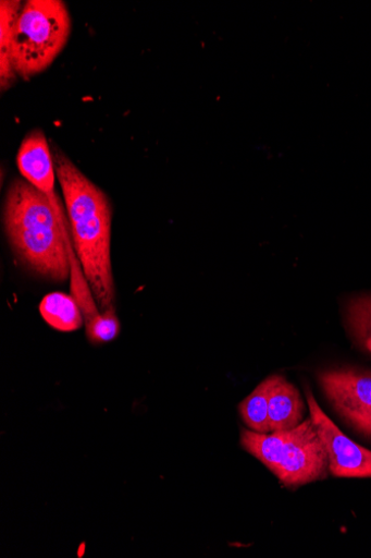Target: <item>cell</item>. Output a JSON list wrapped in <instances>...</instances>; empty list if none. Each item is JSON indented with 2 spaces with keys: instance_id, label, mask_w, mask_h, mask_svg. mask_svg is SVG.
Wrapping results in <instances>:
<instances>
[{
  "instance_id": "1",
  "label": "cell",
  "mask_w": 371,
  "mask_h": 558,
  "mask_svg": "<svg viewBox=\"0 0 371 558\" xmlns=\"http://www.w3.org/2000/svg\"><path fill=\"white\" fill-rule=\"evenodd\" d=\"M52 155L77 258L99 311L108 312L114 308L115 300L111 201L59 147Z\"/></svg>"
},
{
  "instance_id": "2",
  "label": "cell",
  "mask_w": 371,
  "mask_h": 558,
  "mask_svg": "<svg viewBox=\"0 0 371 558\" xmlns=\"http://www.w3.org/2000/svg\"><path fill=\"white\" fill-rule=\"evenodd\" d=\"M4 223L17 257L32 270L58 282L81 267L71 232L58 218L49 198L26 180L10 186Z\"/></svg>"
},
{
  "instance_id": "3",
  "label": "cell",
  "mask_w": 371,
  "mask_h": 558,
  "mask_svg": "<svg viewBox=\"0 0 371 558\" xmlns=\"http://www.w3.org/2000/svg\"><path fill=\"white\" fill-rule=\"evenodd\" d=\"M240 445L287 487L327 477V451L310 418L286 432L260 434L243 429Z\"/></svg>"
},
{
  "instance_id": "4",
  "label": "cell",
  "mask_w": 371,
  "mask_h": 558,
  "mask_svg": "<svg viewBox=\"0 0 371 558\" xmlns=\"http://www.w3.org/2000/svg\"><path fill=\"white\" fill-rule=\"evenodd\" d=\"M72 33L62 0H28L20 11L13 37V64L18 77L45 72L61 56Z\"/></svg>"
},
{
  "instance_id": "5",
  "label": "cell",
  "mask_w": 371,
  "mask_h": 558,
  "mask_svg": "<svg viewBox=\"0 0 371 558\" xmlns=\"http://www.w3.org/2000/svg\"><path fill=\"white\" fill-rule=\"evenodd\" d=\"M317 379L338 415L371 438V373L342 367L323 371Z\"/></svg>"
},
{
  "instance_id": "6",
  "label": "cell",
  "mask_w": 371,
  "mask_h": 558,
  "mask_svg": "<svg viewBox=\"0 0 371 558\" xmlns=\"http://www.w3.org/2000/svg\"><path fill=\"white\" fill-rule=\"evenodd\" d=\"M310 420L329 456L330 472L341 478H371V450L348 438L318 404L310 388H305Z\"/></svg>"
},
{
  "instance_id": "7",
  "label": "cell",
  "mask_w": 371,
  "mask_h": 558,
  "mask_svg": "<svg viewBox=\"0 0 371 558\" xmlns=\"http://www.w3.org/2000/svg\"><path fill=\"white\" fill-rule=\"evenodd\" d=\"M16 161L23 178L49 198L62 226L71 232L55 192L58 174L54 155L41 131H34L23 140Z\"/></svg>"
},
{
  "instance_id": "8",
  "label": "cell",
  "mask_w": 371,
  "mask_h": 558,
  "mask_svg": "<svg viewBox=\"0 0 371 558\" xmlns=\"http://www.w3.org/2000/svg\"><path fill=\"white\" fill-rule=\"evenodd\" d=\"M269 380V416L271 433L290 430L304 422L305 402L298 389L283 376Z\"/></svg>"
},
{
  "instance_id": "9",
  "label": "cell",
  "mask_w": 371,
  "mask_h": 558,
  "mask_svg": "<svg viewBox=\"0 0 371 558\" xmlns=\"http://www.w3.org/2000/svg\"><path fill=\"white\" fill-rule=\"evenodd\" d=\"M23 7L16 0L0 2V87L5 92L17 81L13 64V37L16 21Z\"/></svg>"
},
{
  "instance_id": "10",
  "label": "cell",
  "mask_w": 371,
  "mask_h": 558,
  "mask_svg": "<svg viewBox=\"0 0 371 558\" xmlns=\"http://www.w3.org/2000/svg\"><path fill=\"white\" fill-rule=\"evenodd\" d=\"M39 312L50 327L63 332L76 331L84 323L76 299L62 292L47 294L40 302Z\"/></svg>"
},
{
  "instance_id": "11",
  "label": "cell",
  "mask_w": 371,
  "mask_h": 558,
  "mask_svg": "<svg viewBox=\"0 0 371 558\" xmlns=\"http://www.w3.org/2000/svg\"><path fill=\"white\" fill-rule=\"evenodd\" d=\"M239 414L250 430L271 433L269 416V380H263L239 404Z\"/></svg>"
},
{
  "instance_id": "12",
  "label": "cell",
  "mask_w": 371,
  "mask_h": 558,
  "mask_svg": "<svg viewBox=\"0 0 371 558\" xmlns=\"http://www.w3.org/2000/svg\"><path fill=\"white\" fill-rule=\"evenodd\" d=\"M346 320L355 342L371 354V294L349 301Z\"/></svg>"
},
{
  "instance_id": "13",
  "label": "cell",
  "mask_w": 371,
  "mask_h": 558,
  "mask_svg": "<svg viewBox=\"0 0 371 558\" xmlns=\"http://www.w3.org/2000/svg\"><path fill=\"white\" fill-rule=\"evenodd\" d=\"M87 338L91 343L110 342L121 332V324L115 308L101 313L92 323L86 325Z\"/></svg>"
}]
</instances>
